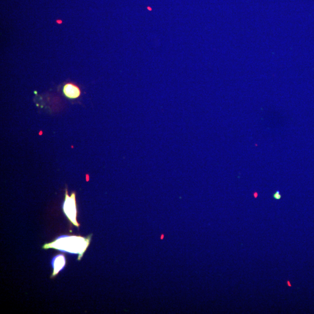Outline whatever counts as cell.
Masks as SVG:
<instances>
[{"label":"cell","mask_w":314,"mask_h":314,"mask_svg":"<svg viewBox=\"0 0 314 314\" xmlns=\"http://www.w3.org/2000/svg\"><path fill=\"white\" fill-rule=\"evenodd\" d=\"M92 235L88 237H82L81 236H65L56 239L53 242L43 245V249L53 248L62 252H67L71 254H78L77 260L82 259L90 244Z\"/></svg>","instance_id":"cell-1"},{"label":"cell","mask_w":314,"mask_h":314,"mask_svg":"<svg viewBox=\"0 0 314 314\" xmlns=\"http://www.w3.org/2000/svg\"><path fill=\"white\" fill-rule=\"evenodd\" d=\"M63 212L68 220L74 226L79 228L80 224L77 222V209L75 192H72L71 195L68 194V190L65 191V197L63 206Z\"/></svg>","instance_id":"cell-2"},{"label":"cell","mask_w":314,"mask_h":314,"mask_svg":"<svg viewBox=\"0 0 314 314\" xmlns=\"http://www.w3.org/2000/svg\"><path fill=\"white\" fill-rule=\"evenodd\" d=\"M63 93L65 97L68 98L76 99L80 97L81 90L75 84L67 83L64 86Z\"/></svg>","instance_id":"cell-3"},{"label":"cell","mask_w":314,"mask_h":314,"mask_svg":"<svg viewBox=\"0 0 314 314\" xmlns=\"http://www.w3.org/2000/svg\"><path fill=\"white\" fill-rule=\"evenodd\" d=\"M66 260L64 254H58L52 260V266H53V272L51 276V278H55L61 270L64 268Z\"/></svg>","instance_id":"cell-4"},{"label":"cell","mask_w":314,"mask_h":314,"mask_svg":"<svg viewBox=\"0 0 314 314\" xmlns=\"http://www.w3.org/2000/svg\"><path fill=\"white\" fill-rule=\"evenodd\" d=\"M273 197H274L276 200H280L281 198V195L280 194L279 191L276 192V193L273 194Z\"/></svg>","instance_id":"cell-5"}]
</instances>
